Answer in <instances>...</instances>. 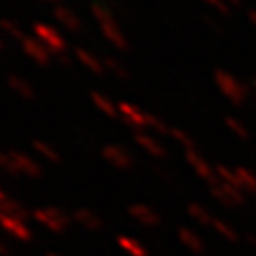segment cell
I'll return each mask as SVG.
<instances>
[{
  "label": "cell",
  "instance_id": "6da1fadb",
  "mask_svg": "<svg viewBox=\"0 0 256 256\" xmlns=\"http://www.w3.org/2000/svg\"><path fill=\"white\" fill-rule=\"evenodd\" d=\"M122 245L128 248V250H131L135 256H144V250L138 247L137 243H133V241H128V239H122Z\"/></svg>",
  "mask_w": 256,
  "mask_h": 256
},
{
  "label": "cell",
  "instance_id": "7a4b0ae2",
  "mask_svg": "<svg viewBox=\"0 0 256 256\" xmlns=\"http://www.w3.org/2000/svg\"><path fill=\"white\" fill-rule=\"evenodd\" d=\"M50 256H55V254H50Z\"/></svg>",
  "mask_w": 256,
  "mask_h": 256
}]
</instances>
